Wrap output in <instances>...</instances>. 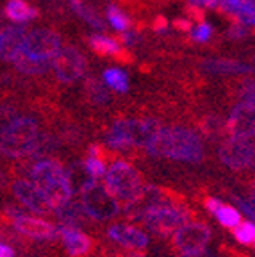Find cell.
I'll return each instance as SVG.
<instances>
[{"mask_svg":"<svg viewBox=\"0 0 255 257\" xmlns=\"http://www.w3.org/2000/svg\"><path fill=\"white\" fill-rule=\"evenodd\" d=\"M89 47L93 52L104 57H120V61L129 59L127 52L123 50V43L114 38H109L105 34H93L89 36Z\"/></svg>","mask_w":255,"mask_h":257,"instance_id":"cell-18","label":"cell"},{"mask_svg":"<svg viewBox=\"0 0 255 257\" xmlns=\"http://www.w3.org/2000/svg\"><path fill=\"white\" fill-rule=\"evenodd\" d=\"M241 22H243V24H246V25H255V13L248 16V18H244V20H241Z\"/></svg>","mask_w":255,"mask_h":257,"instance_id":"cell-41","label":"cell"},{"mask_svg":"<svg viewBox=\"0 0 255 257\" xmlns=\"http://www.w3.org/2000/svg\"><path fill=\"white\" fill-rule=\"evenodd\" d=\"M0 257H15V250L8 243H2L0 245Z\"/></svg>","mask_w":255,"mask_h":257,"instance_id":"cell-40","label":"cell"},{"mask_svg":"<svg viewBox=\"0 0 255 257\" xmlns=\"http://www.w3.org/2000/svg\"><path fill=\"white\" fill-rule=\"evenodd\" d=\"M109 237L118 241L120 245L131 246V248H145L148 245V237L143 230L131 227V225H112L107 230Z\"/></svg>","mask_w":255,"mask_h":257,"instance_id":"cell-17","label":"cell"},{"mask_svg":"<svg viewBox=\"0 0 255 257\" xmlns=\"http://www.w3.org/2000/svg\"><path fill=\"white\" fill-rule=\"evenodd\" d=\"M86 57L75 47H63L52 61V70L61 82H75L82 79L86 75Z\"/></svg>","mask_w":255,"mask_h":257,"instance_id":"cell-11","label":"cell"},{"mask_svg":"<svg viewBox=\"0 0 255 257\" xmlns=\"http://www.w3.org/2000/svg\"><path fill=\"white\" fill-rule=\"evenodd\" d=\"M234 236L243 245L255 243V221H241L237 227H234Z\"/></svg>","mask_w":255,"mask_h":257,"instance_id":"cell-30","label":"cell"},{"mask_svg":"<svg viewBox=\"0 0 255 257\" xmlns=\"http://www.w3.org/2000/svg\"><path fill=\"white\" fill-rule=\"evenodd\" d=\"M154 31H157L159 34H164V32L170 31V24L164 16H157L156 22H154Z\"/></svg>","mask_w":255,"mask_h":257,"instance_id":"cell-37","label":"cell"},{"mask_svg":"<svg viewBox=\"0 0 255 257\" xmlns=\"http://www.w3.org/2000/svg\"><path fill=\"white\" fill-rule=\"evenodd\" d=\"M159 131V121L152 120V118H145V120H116L109 128L105 141H107L111 149L147 147Z\"/></svg>","mask_w":255,"mask_h":257,"instance_id":"cell-4","label":"cell"},{"mask_svg":"<svg viewBox=\"0 0 255 257\" xmlns=\"http://www.w3.org/2000/svg\"><path fill=\"white\" fill-rule=\"evenodd\" d=\"M120 41L125 45V47H136V45L141 43V34L140 32L127 29V31L120 32Z\"/></svg>","mask_w":255,"mask_h":257,"instance_id":"cell-32","label":"cell"},{"mask_svg":"<svg viewBox=\"0 0 255 257\" xmlns=\"http://www.w3.org/2000/svg\"><path fill=\"white\" fill-rule=\"evenodd\" d=\"M219 4H221V0H188V6L200 9H216L219 8Z\"/></svg>","mask_w":255,"mask_h":257,"instance_id":"cell-35","label":"cell"},{"mask_svg":"<svg viewBox=\"0 0 255 257\" xmlns=\"http://www.w3.org/2000/svg\"><path fill=\"white\" fill-rule=\"evenodd\" d=\"M105 186L123 204L131 205L143 195L145 186L140 172L125 161H116L105 173Z\"/></svg>","mask_w":255,"mask_h":257,"instance_id":"cell-5","label":"cell"},{"mask_svg":"<svg viewBox=\"0 0 255 257\" xmlns=\"http://www.w3.org/2000/svg\"><path fill=\"white\" fill-rule=\"evenodd\" d=\"M173 25H175L177 31H184V32H191V29H193V24L189 18H177V20L173 22Z\"/></svg>","mask_w":255,"mask_h":257,"instance_id":"cell-38","label":"cell"},{"mask_svg":"<svg viewBox=\"0 0 255 257\" xmlns=\"http://www.w3.org/2000/svg\"><path fill=\"white\" fill-rule=\"evenodd\" d=\"M211 239V229L200 221H186L182 227L175 230V246L186 257H198L203 253Z\"/></svg>","mask_w":255,"mask_h":257,"instance_id":"cell-9","label":"cell"},{"mask_svg":"<svg viewBox=\"0 0 255 257\" xmlns=\"http://www.w3.org/2000/svg\"><path fill=\"white\" fill-rule=\"evenodd\" d=\"M104 82L107 88L118 93H125L129 89V75L120 68H107L104 72Z\"/></svg>","mask_w":255,"mask_h":257,"instance_id":"cell-25","label":"cell"},{"mask_svg":"<svg viewBox=\"0 0 255 257\" xmlns=\"http://www.w3.org/2000/svg\"><path fill=\"white\" fill-rule=\"evenodd\" d=\"M191 40L196 41V43H207L209 40L212 38V27L205 22H200L198 25L191 29Z\"/></svg>","mask_w":255,"mask_h":257,"instance_id":"cell-31","label":"cell"},{"mask_svg":"<svg viewBox=\"0 0 255 257\" xmlns=\"http://www.w3.org/2000/svg\"><path fill=\"white\" fill-rule=\"evenodd\" d=\"M54 211H56V216L59 218L61 223L70 225V227H75V225L82 223L84 216H89L86 207L82 205V202L77 204V202H73L72 198H70L68 202H64L63 205H59V207H56Z\"/></svg>","mask_w":255,"mask_h":257,"instance_id":"cell-20","label":"cell"},{"mask_svg":"<svg viewBox=\"0 0 255 257\" xmlns=\"http://www.w3.org/2000/svg\"><path fill=\"white\" fill-rule=\"evenodd\" d=\"M227 133L230 136L251 138V134H255V105L246 102L235 105L227 118Z\"/></svg>","mask_w":255,"mask_h":257,"instance_id":"cell-14","label":"cell"},{"mask_svg":"<svg viewBox=\"0 0 255 257\" xmlns=\"http://www.w3.org/2000/svg\"><path fill=\"white\" fill-rule=\"evenodd\" d=\"M8 214L13 221V227H15L18 232L32 237V239H54V237L57 236V230L59 229H56L54 225L41 220V218L25 214V213H22V211H18V209H13V207L8 211Z\"/></svg>","mask_w":255,"mask_h":257,"instance_id":"cell-12","label":"cell"},{"mask_svg":"<svg viewBox=\"0 0 255 257\" xmlns=\"http://www.w3.org/2000/svg\"><path fill=\"white\" fill-rule=\"evenodd\" d=\"M25 38H27V31L20 24L2 29V34H0V56H2V59L13 63V59L18 56V52L24 47Z\"/></svg>","mask_w":255,"mask_h":257,"instance_id":"cell-15","label":"cell"},{"mask_svg":"<svg viewBox=\"0 0 255 257\" xmlns=\"http://www.w3.org/2000/svg\"><path fill=\"white\" fill-rule=\"evenodd\" d=\"M41 140L38 121L31 116H15L2 131V154L13 159L32 156Z\"/></svg>","mask_w":255,"mask_h":257,"instance_id":"cell-3","label":"cell"},{"mask_svg":"<svg viewBox=\"0 0 255 257\" xmlns=\"http://www.w3.org/2000/svg\"><path fill=\"white\" fill-rule=\"evenodd\" d=\"M219 159L232 170H243L255 163V145L246 136H230L219 147Z\"/></svg>","mask_w":255,"mask_h":257,"instance_id":"cell-10","label":"cell"},{"mask_svg":"<svg viewBox=\"0 0 255 257\" xmlns=\"http://www.w3.org/2000/svg\"><path fill=\"white\" fill-rule=\"evenodd\" d=\"M13 64L16 66V70L22 73H27V75H40L45 73L48 68H52V64L41 63V61L32 59V57L25 56V54L18 52V56L13 59Z\"/></svg>","mask_w":255,"mask_h":257,"instance_id":"cell-23","label":"cell"},{"mask_svg":"<svg viewBox=\"0 0 255 257\" xmlns=\"http://www.w3.org/2000/svg\"><path fill=\"white\" fill-rule=\"evenodd\" d=\"M31 181L45 193V197L54 205V209L68 202L73 195L70 175L57 161H38L31 170Z\"/></svg>","mask_w":255,"mask_h":257,"instance_id":"cell-2","label":"cell"},{"mask_svg":"<svg viewBox=\"0 0 255 257\" xmlns=\"http://www.w3.org/2000/svg\"><path fill=\"white\" fill-rule=\"evenodd\" d=\"M72 9L86 22V24L91 25L93 29H96V31H104L105 29V22L102 20V16L93 8H89L88 4H84L82 0H72Z\"/></svg>","mask_w":255,"mask_h":257,"instance_id":"cell-24","label":"cell"},{"mask_svg":"<svg viewBox=\"0 0 255 257\" xmlns=\"http://www.w3.org/2000/svg\"><path fill=\"white\" fill-rule=\"evenodd\" d=\"M107 86V84H105ZM102 82H98L96 79H88L86 80V95L93 104H105L109 100V91Z\"/></svg>","mask_w":255,"mask_h":257,"instance_id":"cell-28","label":"cell"},{"mask_svg":"<svg viewBox=\"0 0 255 257\" xmlns=\"http://www.w3.org/2000/svg\"><path fill=\"white\" fill-rule=\"evenodd\" d=\"M241 102L255 105V80H250L241 91Z\"/></svg>","mask_w":255,"mask_h":257,"instance_id":"cell-33","label":"cell"},{"mask_svg":"<svg viewBox=\"0 0 255 257\" xmlns=\"http://www.w3.org/2000/svg\"><path fill=\"white\" fill-rule=\"evenodd\" d=\"M251 200L255 202V182H253V186H251Z\"/></svg>","mask_w":255,"mask_h":257,"instance_id":"cell-42","label":"cell"},{"mask_svg":"<svg viewBox=\"0 0 255 257\" xmlns=\"http://www.w3.org/2000/svg\"><path fill=\"white\" fill-rule=\"evenodd\" d=\"M80 202L89 216L96 220H111L120 213V200L112 195L107 186H102L96 181L80 191Z\"/></svg>","mask_w":255,"mask_h":257,"instance_id":"cell-6","label":"cell"},{"mask_svg":"<svg viewBox=\"0 0 255 257\" xmlns=\"http://www.w3.org/2000/svg\"><path fill=\"white\" fill-rule=\"evenodd\" d=\"M214 216L219 223L223 225V227H228V229H234L237 225L241 223V214L237 209H234L232 205L227 204H221L218 209L214 211Z\"/></svg>","mask_w":255,"mask_h":257,"instance_id":"cell-27","label":"cell"},{"mask_svg":"<svg viewBox=\"0 0 255 257\" xmlns=\"http://www.w3.org/2000/svg\"><path fill=\"white\" fill-rule=\"evenodd\" d=\"M145 149L150 156L189 161V163H196L203 156V145L200 136L186 127H161L156 138Z\"/></svg>","mask_w":255,"mask_h":257,"instance_id":"cell-1","label":"cell"},{"mask_svg":"<svg viewBox=\"0 0 255 257\" xmlns=\"http://www.w3.org/2000/svg\"><path fill=\"white\" fill-rule=\"evenodd\" d=\"M4 15L13 24H27L38 16V11L32 6H29L25 0H8L4 8Z\"/></svg>","mask_w":255,"mask_h":257,"instance_id":"cell-21","label":"cell"},{"mask_svg":"<svg viewBox=\"0 0 255 257\" xmlns=\"http://www.w3.org/2000/svg\"><path fill=\"white\" fill-rule=\"evenodd\" d=\"M61 48H63L61 38L56 32L50 29H38V31L27 32L20 52L41 63L52 64L54 57L61 52Z\"/></svg>","mask_w":255,"mask_h":257,"instance_id":"cell-7","label":"cell"},{"mask_svg":"<svg viewBox=\"0 0 255 257\" xmlns=\"http://www.w3.org/2000/svg\"><path fill=\"white\" fill-rule=\"evenodd\" d=\"M221 204H223V202H219L218 198H207V200H205V207H207L212 214H214V211H216V209H218Z\"/></svg>","mask_w":255,"mask_h":257,"instance_id":"cell-39","label":"cell"},{"mask_svg":"<svg viewBox=\"0 0 255 257\" xmlns=\"http://www.w3.org/2000/svg\"><path fill=\"white\" fill-rule=\"evenodd\" d=\"M105 16H107L109 25H111L114 31L123 32V31H127V29H131V18H129L127 13L121 11L118 6H114V4L107 6V9H105Z\"/></svg>","mask_w":255,"mask_h":257,"instance_id":"cell-26","label":"cell"},{"mask_svg":"<svg viewBox=\"0 0 255 257\" xmlns=\"http://www.w3.org/2000/svg\"><path fill=\"white\" fill-rule=\"evenodd\" d=\"M84 166H86V170H88L95 179H98V177L107 173L105 172L104 163H102V159L98 157V149H96V147H91V149H89V157L86 159Z\"/></svg>","mask_w":255,"mask_h":257,"instance_id":"cell-29","label":"cell"},{"mask_svg":"<svg viewBox=\"0 0 255 257\" xmlns=\"http://www.w3.org/2000/svg\"><path fill=\"white\" fill-rule=\"evenodd\" d=\"M246 34H248L246 24H243L241 20L235 22V24L230 27V31H228V36H230L232 40H239V38H244Z\"/></svg>","mask_w":255,"mask_h":257,"instance_id":"cell-34","label":"cell"},{"mask_svg":"<svg viewBox=\"0 0 255 257\" xmlns=\"http://www.w3.org/2000/svg\"><path fill=\"white\" fill-rule=\"evenodd\" d=\"M235 202H237L239 207L243 209V213L248 214V216L255 221V202L253 200H244V198H235Z\"/></svg>","mask_w":255,"mask_h":257,"instance_id":"cell-36","label":"cell"},{"mask_svg":"<svg viewBox=\"0 0 255 257\" xmlns=\"http://www.w3.org/2000/svg\"><path fill=\"white\" fill-rule=\"evenodd\" d=\"M141 220H143V223L147 225L148 229L154 230L156 234L168 236V234L175 232L179 227H182L188 221V213L182 207L164 204L147 211Z\"/></svg>","mask_w":255,"mask_h":257,"instance_id":"cell-8","label":"cell"},{"mask_svg":"<svg viewBox=\"0 0 255 257\" xmlns=\"http://www.w3.org/2000/svg\"><path fill=\"white\" fill-rule=\"evenodd\" d=\"M59 234L63 236L64 248L72 257H80L84 253H88L91 248V239L84 232H80L77 227H70V225H61Z\"/></svg>","mask_w":255,"mask_h":257,"instance_id":"cell-16","label":"cell"},{"mask_svg":"<svg viewBox=\"0 0 255 257\" xmlns=\"http://www.w3.org/2000/svg\"><path fill=\"white\" fill-rule=\"evenodd\" d=\"M219 8L228 15L235 16L237 20H244L255 13V0H221Z\"/></svg>","mask_w":255,"mask_h":257,"instance_id":"cell-22","label":"cell"},{"mask_svg":"<svg viewBox=\"0 0 255 257\" xmlns=\"http://www.w3.org/2000/svg\"><path fill=\"white\" fill-rule=\"evenodd\" d=\"M203 68L216 75H230V73H251L253 66L246 63H239L234 59H209L203 63Z\"/></svg>","mask_w":255,"mask_h":257,"instance_id":"cell-19","label":"cell"},{"mask_svg":"<svg viewBox=\"0 0 255 257\" xmlns=\"http://www.w3.org/2000/svg\"><path fill=\"white\" fill-rule=\"evenodd\" d=\"M13 193L15 197L22 202L32 213L38 214H48L54 211V205L48 202L45 193L38 188L32 181H16L13 184Z\"/></svg>","mask_w":255,"mask_h":257,"instance_id":"cell-13","label":"cell"}]
</instances>
